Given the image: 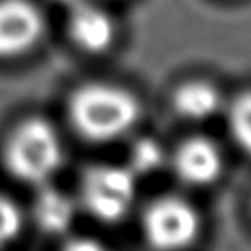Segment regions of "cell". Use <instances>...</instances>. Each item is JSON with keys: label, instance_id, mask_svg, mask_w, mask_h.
Here are the masks:
<instances>
[{"label": "cell", "instance_id": "1", "mask_svg": "<svg viewBox=\"0 0 251 251\" xmlns=\"http://www.w3.org/2000/svg\"><path fill=\"white\" fill-rule=\"evenodd\" d=\"M68 116L84 140L114 141L130 132L140 121L141 103L128 88L88 83L72 94Z\"/></svg>", "mask_w": 251, "mask_h": 251}, {"label": "cell", "instance_id": "2", "mask_svg": "<svg viewBox=\"0 0 251 251\" xmlns=\"http://www.w3.org/2000/svg\"><path fill=\"white\" fill-rule=\"evenodd\" d=\"M63 141L55 126L28 118L15 126L4 145L6 167L17 180L44 185L63 165Z\"/></svg>", "mask_w": 251, "mask_h": 251}, {"label": "cell", "instance_id": "3", "mask_svg": "<svg viewBox=\"0 0 251 251\" xmlns=\"http://www.w3.org/2000/svg\"><path fill=\"white\" fill-rule=\"evenodd\" d=\"M81 203L94 218L105 224L123 220L136 200V176L123 165L98 163L81 176Z\"/></svg>", "mask_w": 251, "mask_h": 251}, {"label": "cell", "instance_id": "4", "mask_svg": "<svg viewBox=\"0 0 251 251\" xmlns=\"http://www.w3.org/2000/svg\"><path fill=\"white\" fill-rule=\"evenodd\" d=\"M202 220L196 207L180 196L156 198L143 213L141 229L156 251H183L198 238Z\"/></svg>", "mask_w": 251, "mask_h": 251}, {"label": "cell", "instance_id": "5", "mask_svg": "<svg viewBox=\"0 0 251 251\" xmlns=\"http://www.w3.org/2000/svg\"><path fill=\"white\" fill-rule=\"evenodd\" d=\"M44 33V19L29 0H0V59L28 53Z\"/></svg>", "mask_w": 251, "mask_h": 251}, {"label": "cell", "instance_id": "6", "mask_svg": "<svg viewBox=\"0 0 251 251\" xmlns=\"http://www.w3.org/2000/svg\"><path fill=\"white\" fill-rule=\"evenodd\" d=\"M175 175L191 187H207L224 171V156L215 141L196 136L181 141L171 160Z\"/></svg>", "mask_w": 251, "mask_h": 251}, {"label": "cell", "instance_id": "7", "mask_svg": "<svg viewBox=\"0 0 251 251\" xmlns=\"http://www.w3.org/2000/svg\"><path fill=\"white\" fill-rule=\"evenodd\" d=\"M68 9V35L77 48L96 55L114 44L118 29L108 11L88 0H79Z\"/></svg>", "mask_w": 251, "mask_h": 251}, {"label": "cell", "instance_id": "8", "mask_svg": "<svg viewBox=\"0 0 251 251\" xmlns=\"http://www.w3.org/2000/svg\"><path fill=\"white\" fill-rule=\"evenodd\" d=\"M171 105L185 121H205L220 112L222 94L209 81L191 79L173 92Z\"/></svg>", "mask_w": 251, "mask_h": 251}, {"label": "cell", "instance_id": "9", "mask_svg": "<svg viewBox=\"0 0 251 251\" xmlns=\"http://www.w3.org/2000/svg\"><path fill=\"white\" fill-rule=\"evenodd\" d=\"M75 200L57 187H42L33 202V220L46 235H64L75 222Z\"/></svg>", "mask_w": 251, "mask_h": 251}, {"label": "cell", "instance_id": "10", "mask_svg": "<svg viewBox=\"0 0 251 251\" xmlns=\"http://www.w3.org/2000/svg\"><path fill=\"white\" fill-rule=\"evenodd\" d=\"M165 160V151L160 141H156L154 138H140L128 152L126 167L132 171L136 178H140L156 173L158 169L163 167Z\"/></svg>", "mask_w": 251, "mask_h": 251}, {"label": "cell", "instance_id": "11", "mask_svg": "<svg viewBox=\"0 0 251 251\" xmlns=\"http://www.w3.org/2000/svg\"><path fill=\"white\" fill-rule=\"evenodd\" d=\"M227 123L235 143L251 156V90L233 99L227 110Z\"/></svg>", "mask_w": 251, "mask_h": 251}, {"label": "cell", "instance_id": "12", "mask_svg": "<svg viewBox=\"0 0 251 251\" xmlns=\"http://www.w3.org/2000/svg\"><path fill=\"white\" fill-rule=\"evenodd\" d=\"M22 211L9 196L0 193V248L11 244L22 229Z\"/></svg>", "mask_w": 251, "mask_h": 251}, {"label": "cell", "instance_id": "13", "mask_svg": "<svg viewBox=\"0 0 251 251\" xmlns=\"http://www.w3.org/2000/svg\"><path fill=\"white\" fill-rule=\"evenodd\" d=\"M63 251H108V250L99 240H94V238H88V237H77L68 240L64 244Z\"/></svg>", "mask_w": 251, "mask_h": 251}, {"label": "cell", "instance_id": "14", "mask_svg": "<svg viewBox=\"0 0 251 251\" xmlns=\"http://www.w3.org/2000/svg\"><path fill=\"white\" fill-rule=\"evenodd\" d=\"M55 2L63 4V6H66V7H70V6H74L75 2H79V0H55Z\"/></svg>", "mask_w": 251, "mask_h": 251}]
</instances>
